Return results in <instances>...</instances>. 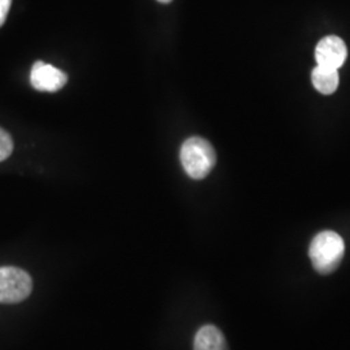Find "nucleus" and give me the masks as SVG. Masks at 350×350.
I'll use <instances>...</instances> for the list:
<instances>
[{
	"label": "nucleus",
	"mask_w": 350,
	"mask_h": 350,
	"mask_svg": "<svg viewBox=\"0 0 350 350\" xmlns=\"http://www.w3.org/2000/svg\"><path fill=\"white\" fill-rule=\"evenodd\" d=\"M312 81H313L314 88H317L321 94L329 95L336 91L340 82L338 69L318 65L317 68H314Z\"/></svg>",
	"instance_id": "obj_7"
},
{
	"label": "nucleus",
	"mask_w": 350,
	"mask_h": 350,
	"mask_svg": "<svg viewBox=\"0 0 350 350\" xmlns=\"http://www.w3.org/2000/svg\"><path fill=\"white\" fill-rule=\"evenodd\" d=\"M13 150V140L11 135L0 129V161H4L11 156Z\"/></svg>",
	"instance_id": "obj_8"
},
{
	"label": "nucleus",
	"mask_w": 350,
	"mask_h": 350,
	"mask_svg": "<svg viewBox=\"0 0 350 350\" xmlns=\"http://www.w3.org/2000/svg\"><path fill=\"white\" fill-rule=\"evenodd\" d=\"M193 350H228L224 334L215 325H206L198 331Z\"/></svg>",
	"instance_id": "obj_6"
},
{
	"label": "nucleus",
	"mask_w": 350,
	"mask_h": 350,
	"mask_svg": "<svg viewBox=\"0 0 350 350\" xmlns=\"http://www.w3.org/2000/svg\"><path fill=\"white\" fill-rule=\"evenodd\" d=\"M30 82L31 86L38 91L46 92H56L66 85L68 75L63 70L52 66L50 64L38 63L33 65L30 73Z\"/></svg>",
	"instance_id": "obj_4"
},
{
	"label": "nucleus",
	"mask_w": 350,
	"mask_h": 350,
	"mask_svg": "<svg viewBox=\"0 0 350 350\" xmlns=\"http://www.w3.org/2000/svg\"><path fill=\"white\" fill-rule=\"evenodd\" d=\"M11 4H12V0H0V26L5 23Z\"/></svg>",
	"instance_id": "obj_9"
},
{
	"label": "nucleus",
	"mask_w": 350,
	"mask_h": 350,
	"mask_svg": "<svg viewBox=\"0 0 350 350\" xmlns=\"http://www.w3.org/2000/svg\"><path fill=\"white\" fill-rule=\"evenodd\" d=\"M180 161L192 179L200 180L212 172L217 156L212 144L200 137L189 138L180 148Z\"/></svg>",
	"instance_id": "obj_2"
},
{
	"label": "nucleus",
	"mask_w": 350,
	"mask_h": 350,
	"mask_svg": "<svg viewBox=\"0 0 350 350\" xmlns=\"http://www.w3.org/2000/svg\"><path fill=\"white\" fill-rule=\"evenodd\" d=\"M348 56L347 44L341 38L336 36L325 37L315 49V60L318 65L338 69L345 63Z\"/></svg>",
	"instance_id": "obj_5"
},
{
	"label": "nucleus",
	"mask_w": 350,
	"mask_h": 350,
	"mask_svg": "<svg viewBox=\"0 0 350 350\" xmlns=\"http://www.w3.org/2000/svg\"><path fill=\"white\" fill-rule=\"evenodd\" d=\"M157 1H160V3H163V4H167V3H170V1H173V0H157Z\"/></svg>",
	"instance_id": "obj_10"
},
{
	"label": "nucleus",
	"mask_w": 350,
	"mask_h": 350,
	"mask_svg": "<svg viewBox=\"0 0 350 350\" xmlns=\"http://www.w3.org/2000/svg\"><path fill=\"white\" fill-rule=\"evenodd\" d=\"M33 291L31 276L20 267H0V304L13 305L26 300Z\"/></svg>",
	"instance_id": "obj_3"
},
{
	"label": "nucleus",
	"mask_w": 350,
	"mask_h": 350,
	"mask_svg": "<svg viewBox=\"0 0 350 350\" xmlns=\"http://www.w3.org/2000/svg\"><path fill=\"white\" fill-rule=\"evenodd\" d=\"M344 253V240L334 231H323L318 234L309 248V257L314 269L322 275H328L338 269L342 261Z\"/></svg>",
	"instance_id": "obj_1"
}]
</instances>
